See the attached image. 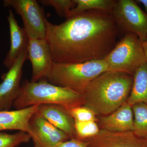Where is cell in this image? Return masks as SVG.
I'll list each match as a JSON object with an SVG mask.
<instances>
[{"label": "cell", "mask_w": 147, "mask_h": 147, "mask_svg": "<svg viewBox=\"0 0 147 147\" xmlns=\"http://www.w3.org/2000/svg\"><path fill=\"white\" fill-rule=\"evenodd\" d=\"M107 71L109 69L104 59L78 63H54L46 80L53 85L69 88L82 94L91 82Z\"/></svg>", "instance_id": "cell-4"}, {"label": "cell", "mask_w": 147, "mask_h": 147, "mask_svg": "<svg viewBox=\"0 0 147 147\" xmlns=\"http://www.w3.org/2000/svg\"><path fill=\"white\" fill-rule=\"evenodd\" d=\"M74 125L77 139L82 141L95 136L100 130L95 121L80 122L74 121Z\"/></svg>", "instance_id": "cell-20"}, {"label": "cell", "mask_w": 147, "mask_h": 147, "mask_svg": "<svg viewBox=\"0 0 147 147\" xmlns=\"http://www.w3.org/2000/svg\"><path fill=\"white\" fill-rule=\"evenodd\" d=\"M118 27L112 15L89 10L57 25L46 21L45 38L55 63L104 59L117 44Z\"/></svg>", "instance_id": "cell-1"}, {"label": "cell", "mask_w": 147, "mask_h": 147, "mask_svg": "<svg viewBox=\"0 0 147 147\" xmlns=\"http://www.w3.org/2000/svg\"><path fill=\"white\" fill-rule=\"evenodd\" d=\"M67 111L74 121L80 122L96 121V114L85 105L74 107Z\"/></svg>", "instance_id": "cell-22"}, {"label": "cell", "mask_w": 147, "mask_h": 147, "mask_svg": "<svg viewBox=\"0 0 147 147\" xmlns=\"http://www.w3.org/2000/svg\"><path fill=\"white\" fill-rule=\"evenodd\" d=\"M147 138L138 136L134 131L113 132L100 129L95 136L84 141L88 147H147Z\"/></svg>", "instance_id": "cell-11"}, {"label": "cell", "mask_w": 147, "mask_h": 147, "mask_svg": "<svg viewBox=\"0 0 147 147\" xmlns=\"http://www.w3.org/2000/svg\"><path fill=\"white\" fill-rule=\"evenodd\" d=\"M37 113L71 139H77L74 119L63 106L57 104L39 105Z\"/></svg>", "instance_id": "cell-12"}, {"label": "cell", "mask_w": 147, "mask_h": 147, "mask_svg": "<svg viewBox=\"0 0 147 147\" xmlns=\"http://www.w3.org/2000/svg\"><path fill=\"white\" fill-rule=\"evenodd\" d=\"M29 127L28 133L32 139L35 147H56L71 139L37 112L30 119Z\"/></svg>", "instance_id": "cell-10"}, {"label": "cell", "mask_w": 147, "mask_h": 147, "mask_svg": "<svg viewBox=\"0 0 147 147\" xmlns=\"http://www.w3.org/2000/svg\"><path fill=\"white\" fill-rule=\"evenodd\" d=\"M102 129L113 132L134 131L131 107L125 101L119 108L100 119Z\"/></svg>", "instance_id": "cell-14"}, {"label": "cell", "mask_w": 147, "mask_h": 147, "mask_svg": "<svg viewBox=\"0 0 147 147\" xmlns=\"http://www.w3.org/2000/svg\"><path fill=\"white\" fill-rule=\"evenodd\" d=\"M117 26L136 35L141 42L147 40V13L135 1H117L111 13Z\"/></svg>", "instance_id": "cell-6"}, {"label": "cell", "mask_w": 147, "mask_h": 147, "mask_svg": "<svg viewBox=\"0 0 147 147\" xmlns=\"http://www.w3.org/2000/svg\"><path fill=\"white\" fill-rule=\"evenodd\" d=\"M28 59L32 66L31 82L45 79L50 74L54 62L50 47L45 38L29 37Z\"/></svg>", "instance_id": "cell-9"}, {"label": "cell", "mask_w": 147, "mask_h": 147, "mask_svg": "<svg viewBox=\"0 0 147 147\" xmlns=\"http://www.w3.org/2000/svg\"><path fill=\"white\" fill-rule=\"evenodd\" d=\"M45 104L61 105L68 110L84 105V102L82 94L69 88L53 85L45 79L36 82L24 80L13 103L16 110Z\"/></svg>", "instance_id": "cell-3"}, {"label": "cell", "mask_w": 147, "mask_h": 147, "mask_svg": "<svg viewBox=\"0 0 147 147\" xmlns=\"http://www.w3.org/2000/svg\"><path fill=\"white\" fill-rule=\"evenodd\" d=\"M127 102L132 106L136 103H147V63L141 65L133 75V82Z\"/></svg>", "instance_id": "cell-16"}, {"label": "cell", "mask_w": 147, "mask_h": 147, "mask_svg": "<svg viewBox=\"0 0 147 147\" xmlns=\"http://www.w3.org/2000/svg\"><path fill=\"white\" fill-rule=\"evenodd\" d=\"M74 1L75 3V6L70 11L67 18L89 10L100 11L111 15L117 1L74 0Z\"/></svg>", "instance_id": "cell-17"}, {"label": "cell", "mask_w": 147, "mask_h": 147, "mask_svg": "<svg viewBox=\"0 0 147 147\" xmlns=\"http://www.w3.org/2000/svg\"><path fill=\"white\" fill-rule=\"evenodd\" d=\"M131 108L134 132L140 137L147 138V103H136L131 106Z\"/></svg>", "instance_id": "cell-18"}, {"label": "cell", "mask_w": 147, "mask_h": 147, "mask_svg": "<svg viewBox=\"0 0 147 147\" xmlns=\"http://www.w3.org/2000/svg\"><path fill=\"white\" fill-rule=\"evenodd\" d=\"M88 146L87 142L75 138H71L60 144L56 147H88Z\"/></svg>", "instance_id": "cell-23"}, {"label": "cell", "mask_w": 147, "mask_h": 147, "mask_svg": "<svg viewBox=\"0 0 147 147\" xmlns=\"http://www.w3.org/2000/svg\"><path fill=\"white\" fill-rule=\"evenodd\" d=\"M109 71L128 74L133 76L146 63L142 42L132 33H127L104 59Z\"/></svg>", "instance_id": "cell-5"}, {"label": "cell", "mask_w": 147, "mask_h": 147, "mask_svg": "<svg viewBox=\"0 0 147 147\" xmlns=\"http://www.w3.org/2000/svg\"><path fill=\"white\" fill-rule=\"evenodd\" d=\"M136 2H138L142 4L144 7L145 10L147 12V0H137L136 1Z\"/></svg>", "instance_id": "cell-25"}, {"label": "cell", "mask_w": 147, "mask_h": 147, "mask_svg": "<svg viewBox=\"0 0 147 147\" xmlns=\"http://www.w3.org/2000/svg\"><path fill=\"white\" fill-rule=\"evenodd\" d=\"M3 6L11 7L20 15L29 37L45 38L46 21L44 11L36 0H4Z\"/></svg>", "instance_id": "cell-7"}, {"label": "cell", "mask_w": 147, "mask_h": 147, "mask_svg": "<svg viewBox=\"0 0 147 147\" xmlns=\"http://www.w3.org/2000/svg\"><path fill=\"white\" fill-rule=\"evenodd\" d=\"M28 59V50L20 54L13 65L2 76L0 84V111L9 110L18 97L21 88L23 66Z\"/></svg>", "instance_id": "cell-8"}, {"label": "cell", "mask_w": 147, "mask_h": 147, "mask_svg": "<svg viewBox=\"0 0 147 147\" xmlns=\"http://www.w3.org/2000/svg\"><path fill=\"white\" fill-rule=\"evenodd\" d=\"M38 2L43 5L52 7L58 15L66 19L75 5L74 0H40Z\"/></svg>", "instance_id": "cell-21"}, {"label": "cell", "mask_w": 147, "mask_h": 147, "mask_svg": "<svg viewBox=\"0 0 147 147\" xmlns=\"http://www.w3.org/2000/svg\"><path fill=\"white\" fill-rule=\"evenodd\" d=\"M7 19L10 31V46L3 64L9 69L20 54L28 50L29 37L24 28L18 26L11 9L9 10Z\"/></svg>", "instance_id": "cell-13"}, {"label": "cell", "mask_w": 147, "mask_h": 147, "mask_svg": "<svg viewBox=\"0 0 147 147\" xmlns=\"http://www.w3.org/2000/svg\"><path fill=\"white\" fill-rule=\"evenodd\" d=\"M31 139L30 134L25 131H19L13 134L0 131V147H16L28 143Z\"/></svg>", "instance_id": "cell-19"}, {"label": "cell", "mask_w": 147, "mask_h": 147, "mask_svg": "<svg viewBox=\"0 0 147 147\" xmlns=\"http://www.w3.org/2000/svg\"></svg>", "instance_id": "cell-26"}, {"label": "cell", "mask_w": 147, "mask_h": 147, "mask_svg": "<svg viewBox=\"0 0 147 147\" xmlns=\"http://www.w3.org/2000/svg\"><path fill=\"white\" fill-rule=\"evenodd\" d=\"M39 105L15 110L0 111V131L18 130L28 133L29 123Z\"/></svg>", "instance_id": "cell-15"}, {"label": "cell", "mask_w": 147, "mask_h": 147, "mask_svg": "<svg viewBox=\"0 0 147 147\" xmlns=\"http://www.w3.org/2000/svg\"><path fill=\"white\" fill-rule=\"evenodd\" d=\"M133 82V76L128 74L104 72L91 82L82 94L84 105L96 115H109L127 101Z\"/></svg>", "instance_id": "cell-2"}, {"label": "cell", "mask_w": 147, "mask_h": 147, "mask_svg": "<svg viewBox=\"0 0 147 147\" xmlns=\"http://www.w3.org/2000/svg\"><path fill=\"white\" fill-rule=\"evenodd\" d=\"M142 44L145 58H146V61L147 63V40L142 42Z\"/></svg>", "instance_id": "cell-24"}]
</instances>
